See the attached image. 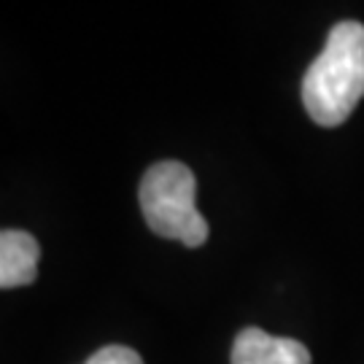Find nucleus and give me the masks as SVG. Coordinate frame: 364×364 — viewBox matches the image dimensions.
<instances>
[{"mask_svg": "<svg viewBox=\"0 0 364 364\" xmlns=\"http://www.w3.org/2000/svg\"><path fill=\"white\" fill-rule=\"evenodd\" d=\"M195 173L183 162L165 159L144 173L138 200L151 232L168 240H181L183 246L197 248L208 240V221L195 205Z\"/></svg>", "mask_w": 364, "mask_h": 364, "instance_id": "obj_2", "label": "nucleus"}, {"mask_svg": "<svg viewBox=\"0 0 364 364\" xmlns=\"http://www.w3.org/2000/svg\"><path fill=\"white\" fill-rule=\"evenodd\" d=\"M232 364H311V351L291 338H275L264 329L246 326L235 338Z\"/></svg>", "mask_w": 364, "mask_h": 364, "instance_id": "obj_3", "label": "nucleus"}, {"mask_svg": "<svg viewBox=\"0 0 364 364\" xmlns=\"http://www.w3.org/2000/svg\"><path fill=\"white\" fill-rule=\"evenodd\" d=\"M41 246L25 230L0 232V289L27 287L38 278Z\"/></svg>", "mask_w": 364, "mask_h": 364, "instance_id": "obj_4", "label": "nucleus"}, {"mask_svg": "<svg viewBox=\"0 0 364 364\" xmlns=\"http://www.w3.org/2000/svg\"><path fill=\"white\" fill-rule=\"evenodd\" d=\"M364 97V25L340 22L302 78V103L318 127H338Z\"/></svg>", "mask_w": 364, "mask_h": 364, "instance_id": "obj_1", "label": "nucleus"}, {"mask_svg": "<svg viewBox=\"0 0 364 364\" xmlns=\"http://www.w3.org/2000/svg\"><path fill=\"white\" fill-rule=\"evenodd\" d=\"M84 364H144L138 351H132L127 346H105L100 351H95Z\"/></svg>", "mask_w": 364, "mask_h": 364, "instance_id": "obj_5", "label": "nucleus"}]
</instances>
